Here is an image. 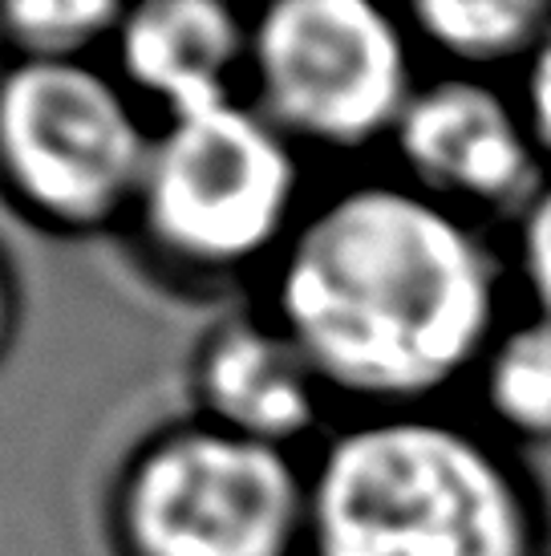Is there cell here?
I'll return each instance as SVG.
<instances>
[{"instance_id": "obj_11", "label": "cell", "mask_w": 551, "mask_h": 556, "mask_svg": "<svg viewBox=\"0 0 551 556\" xmlns=\"http://www.w3.org/2000/svg\"><path fill=\"white\" fill-rule=\"evenodd\" d=\"M475 418L520 455L551 447V321L511 313L471 378Z\"/></svg>"}, {"instance_id": "obj_1", "label": "cell", "mask_w": 551, "mask_h": 556, "mask_svg": "<svg viewBox=\"0 0 551 556\" xmlns=\"http://www.w3.org/2000/svg\"><path fill=\"white\" fill-rule=\"evenodd\" d=\"M507 293L503 240L401 175L333 191L276 256V321L361 415L434 410L471 387Z\"/></svg>"}, {"instance_id": "obj_6", "label": "cell", "mask_w": 551, "mask_h": 556, "mask_svg": "<svg viewBox=\"0 0 551 556\" xmlns=\"http://www.w3.org/2000/svg\"><path fill=\"white\" fill-rule=\"evenodd\" d=\"M151 142L126 81L86 58H16L0 74V184L53 228L134 212Z\"/></svg>"}, {"instance_id": "obj_4", "label": "cell", "mask_w": 551, "mask_h": 556, "mask_svg": "<svg viewBox=\"0 0 551 556\" xmlns=\"http://www.w3.org/2000/svg\"><path fill=\"white\" fill-rule=\"evenodd\" d=\"M406 9L373 0H280L252 16L256 106L296 147L357 155L389 147L426 70Z\"/></svg>"}, {"instance_id": "obj_8", "label": "cell", "mask_w": 551, "mask_h": 556, "mask_svg": "<svg viewBox=\"0 0 551 556\" xmlns=\"http://www.w3.org/2000/svg\"><path fill=\"white\" fill-rule=\"evenodd\" d=\"M118 78L170 118L223 106L247 74L252 21L219 0H151L126 9L114 33Z\"/></svg>"}, {"instance_id": "obj_10", "label": "cell", "mask_w": 551, "mask_h": 556, "mask_svg": "<svg viewBox=\"0 0 551 556\" xmlns=\"http://www.w3.org/2000/svg\"><path fill=\"white\" fill-rule=\"evenodd\" d=\"M406 21L443 74L511 86L548 33L551 0H418Z\"/></svg>"}, {"instance_id": "obj_3", "label": "cell", "mask_w": 551, "mask_h": 556, "mask_svg": "<svg viewBox=\"0 0 551 556\" xmlns=\"http://www.w3.org/2000/svg\"><path fill=\"white\" fill-rule=\"evenodd\" d=\"M300 147L256 102L170 118L151 142L134 216L146 244L191 273L280 256L300 212Z\"/></svg>"}, {"instance_id": "obj_15", "label": "cell", "mask_w": 551, "mask_h": 556, "mask_svg": "<svg viewBox=\"0 0 551 556\" xmlns=\"http://www.w3.org/2000/svg\"><path fill=\"white\" fill-rule=\"evenodd\" d=\"M9 321H13V296H9L4 273H0V345H4V338H9Z\"/></svg>"}, {"instance_id": "obj_14", "label": "cell", "mask_w": 551, "mask_h": 556, "mask_svg": "<svg viewBox=\"0 0 551 556\" xmlns=\"http://www.w3.org/2000/svg\"><path fill=\"white\" fill-rule=\"evenodd\" d=\"M511 90L520 98L523 118L536 135V147L543 163L551 167V25L548 33L539 37L536 53L527 58V65L520 70V78L511 81Z\"/></svg>"}, {"instance_id": "obj_7", "label": "cell", "mask_w": 551, "mask_h": 556, "mask_svg": "<svg viewBox=\"0 0 551 556\" xmlns=\"http://www.w3.org/2000/svg\"><path fill=\"white\" fill-rule=\"evenodd\" d=\"M389 151L406 184L487 228H503L551 175L511 86L443 70L422 78Z\"/></svg>"}, {"instance_id": "obj_2", "label": "cell", "mask_w": 551, "mask_h": 556, "mask_svg": "<svg viewBox=\"0 0 551 556\" xmlns=\"http://www.w3.org/2000/svg\"><path fill=\"white\" fill-rule=\"evenodd\" d=\"M305 556H551V508L475 415H357L308 467Z\"/></svg>"}, {"instance_id": "obj_12", "label": "cell", "mask_w": 551, "mask_h": 556, "mask_svg": "<svg viewBox=\"0 0 551 556\" xmlns=\"http://www.w3.org/2000/svg\"><path fill=\"white\" fill-rule=\"evenodd\" d=\"M126 9L118 4H9L0 9V33L13 41L16 58L33 62H81L86 49L114 37Z\"/></svg>"}, {"instance_id": "obj_9", "label": "cell", "mask_w": 551, "mask_h": 556, "mask_svg": "<svg viewBox=\"0 0 551 556\" xmlns=\"http://www.w3.org/2000/svg\"><path fill=\"white\" fill-rule=\"evenodd\" d=\"M195 387L212 427L284 451L317 431L329 399L300 345L276 317L223 325L203 345Z\"/></svg>"}, {"instance_id": "obj_5", "label": "cell", "mask_w": 551, "mask_h": 556, "mask_svg": "<svg viewBox=\"0 0 551 556\" xmlns=\"http://www.w3.org/2000/svg\"><path fill=\"white\" fill-rule=\"evenodd\" d=\"M114 528L126 556H305L308 467L203 418L130 459Z\"/></svg>"}, {"instance_id": "obj_13", "label": "cell", "mask_w": 551, "mask_h": 556, "mask_svg": "<svg viewBox=\"0 0 551 556\" xmlns=\"http://www.w3.org/2000/svg\"><path fill=\"white\" fill-rule=\"evenodd\" d=\"M503 252L511 293L523 296L527 313L551 321V175L503 224Z\"/></svg>"}]
</instances>
